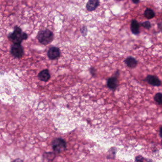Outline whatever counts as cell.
Listing matches in <instances>:
<instances>
[{"mask_svg": "<svg viewBox=\"0 0 162 162\" xmlns=\"http://www.w3.org/2000/svg\"><path fill=\"white\" fill-rule=\"evenodd\" d=\"M28 34L24 32L20 27L15 26L14 30L8 35V38L14 44H21L23 40L28 38Z\"/></svg>", "mask_w": 162, "mask_h": 162, "instance_id": "cell-1", "label": "cell"}, {"mask_svg": "<svg viewBox=\"0 0 162 162\" xmlns=\"http://www.w3.org/2000/svg\"><path fill=\"white\" fill-rule=\"evenodd\" d=\"M54 34L49 29L41 30L38 33L37 38L39 41L43 45H47L52 42Z\"/></svg>", "mask_w": 162, "mask_h": 162, "instance_id": "cell-2", "label": "cell"}, {"mask_svg": "<svg viewBox=\"0 0 162 162\" xmlns=\"http://www.w3.org/2000/svg\"><path fill=\"white\" fill-rule=\"evenodd\" d=\"M52 146L54 151L60 154L65 150L67 148L66 142L62 138H56L52 142Z\"/></svg>", "mask_w": 162, "mask_h": 162, "instance_id": "cell-3", "label": "cell"}, {"mask_svg": "<svg viewBox=\"0 0 162 162\" xmlns=\"http://www.w3.org/2000/svg\"><path fill=\"white\" fill-rule=\"evenodd\" d=\"M10 52L14 58L20 59L24 55V48L21 44H14L11 46Z\"/></svg>", "mask_w": 162, "mask_h": 162, "instance_id": "cell-4", "label": "cell"}, {"mask_svg": "<svg viewBox=\"0 0 162 162\" xmlns=\"http://www.w3.org/2000/svg\"><path fill=\"white\" fill-rule=\"evenodd\" d=\"M119 75V71L117 70L115 73V76L112 77L110 78L107 79V87L109 89L111 90L112 91H115L116 88L118 87V80H117V77Z\"/></svg>", "mask_w": 162, "mask_h": 162, "instance_id": "cell-5", "label": "cell"}, {"mask_svg": "<svg viewBox=\"0 0 162 162\" xmlns=\"http://www.w3.org/2000/svg\"><path fill=\"white\" fill-rule=\"evenodd\" d=\"M47 55L50 60H56L61 56V51L58 47L52 46L49 48L47 52Z\"/></svg>", "mask_w": 162, "mask_h": 162, "instance_id": "cell-6", "label": "cell"}, {"mask_svg": "<svg viewBox=\"0 0 162 162\" xmlns=\"http://www.w3.org/2000/svg\"><path fill=\"white\" fill-rule=\"evenodd\" d=\"M143 80L154 87H159L162 85L161 80L156 76L149 75Z\"/></svg>", "mask_w": 162, "mask_h": 162, "instance_id": "cell-7", "label": "cell"}, {"mask_svg": "<svg viewBox=\"0 0 162 162\" xmlns=\"http://www.w3.org/2000/svg\"><path fill=\"white\" fill-rule=\"evenodd\" d=\"M38 77L40 81L47 82L51 78V74L48 69H43L40 71V73L38 75Z\"/></svg>", "mask_w": 162, "mask_h": 162, "instance_id": "cell-8", "label": "cell"}, {"mask_svg": "<svg viewBox=\"0 0 162 162\" xmlns=\"http://www.w3.org/2000/svg\"><path fill=\"white\" fill-rule=\"evenodd\" d=\"M100 4V2L98 0H90L86 4V8L89 12H92L96 10Z\"/></svg>", "mask_w": 162, "mask_h": 162, "instance_id": "cell-9", "label": "cell"}, {"mask_svg": "<svg viewBox=\"0 0 162 162\" xmlns=\"http://www.w3.org/2000/svg\"><path fill=\"white\" fill-rule=\"evenodd\" d=\"M124 63L129 68H135L138 66V62L134 57L129 56L127 57L124 61Z\"/></svg>", "mask_w": 162, "mask_h": 162, "instance_id": "cell-10", "label": "cell"}, {"mask_svg": "<svg viewBox=\"0 0 162 162\" xmlns=\"http://www.w3.org/2000/svg\"><path fill=\"white\" fill-rule=\"evenodd\" d=\"M130 30H131V32L134 35H137L139 34L140 24L136 19H133L131 21Z\"/></svg>", "mask_w": 162, "mask_h": 162, "instance_id": "cell-11", "label": "cell"}, {"mask_svg": "<svg viewBox=\"0 0 162 162\" xmlns=\"http://www.w3.org/2000/svg\"><path fill=\"white\" fill-rule=\"evenodd\" d=\"M55 154L53 152H45L43 154V159L44 162H52L55 157Z\"/></svg>", "mask_w": 162, "mask_h": 162, "instance_id": "cell-12", "label": "cell"}, {"mask_svg": "<svg viewBox=\"0 0 162 162\" xmlns=\"http://www.w3.org/2000/svg\"><path fill=\"white\" fill-rule=\"evenodd\" d=\"M144 15L148 19H151L155 17V14L154 11L149 8H147L144 12Z\"/></svg>", "mask_w": 162, "mask_h": 162, "instance_id": "cell-13", "label": "cell"}, {"mask_svg": "<svg viewBox=\"0 0 162 162\" xmlns=\"http://www.w3.org/2000/svg\"><path fill=\"white\" fill-rule=\"evenodd\" d=\"M154 101L159 105H162V93H156L154 97Z\"/></svg>", "mask_w": 162, "mask_h": 162, "instance_id": "cell-14", "label": "cell"}, {"mask_svg": "<svg viewBox=\"0 0 162 162\" xmlns=\"http://www.w3.org/2000/svg\"><path fill=\"white\" fill-rule=\"evenodd\" d=\"M141 26L143 27L144 28L147 30H149L151 28V24L150 22L149 21H146V22H143V23H141Z\"/></svg>", "mask_w": 162, "mask_h": 162, "instance_id": "cell-15", "label": "cell"}, {"mask_svg": "<svg viewBox=\"0 0 162 162\" xmlns=\"http://www.w3.org/2000/svg\"><path fill=\"white\" fill-rule=\"evenodd\" d=\"M114 148H112L110 150V153H109V155L107 156V158H114V157H115V154H116V149L115 148L114 150Z\"/></svg>", "mask_w": 162, "mask_h": 162, "instance_id": "cell-16", "label": "cell"}, {"mask_svg": "<svg viewBox=\"0 0 162 162\" xmlns=\"http://www.w3.org/2000/svg\"><path fill=\"white\" fill-rule=\"evenodd\" d=\"M143 157L141 155H138L135 158V162H143Z\"/></svg>", "mask_w": 162, "mask_h": 162, "instance_id": "cell-17", "label": "cell"}, {"mask_svg": "<svg viewBox=\"0 0 162 162\" xmlns=\"http://www.w3.org/2000/svg\"><path fill=\"white\" fill-rule=\"evenodd\" d=\"M81 32L83 35L86 36L87 33V28L86 27L83 26L82 28L81 29Z\"/></svg>", "mask_w": 162, "mask_h": 162, "instance_id": "cell-18", "label": "cell"}, {"mask_svg": "<svg viewBox=\"0 0 162 162\" xmlns=\"http://www.w3.org/2000/svg\"><path fill=\"white\" fill-rule=\"evenodd\" d=\"M90 73L93 76L96 75V70L94 68H90L89 69Z\"/></svg>", "mask_w": 162, "mask_h": 162, "instance_id": "cell-19", "label": "cell"}, {"mask_svg": "<svg viewBox=\"0 0 162 162\" xmlns=\"http://www.w3.org/2000/svg\"><path fill=\"white\" fill-rule=\"evenodd\" d=\"M12 162H24V161L22 159H20V158H17V159H16L15 160H14Z\"/></svg>", "mask_w": 162, "mask_h": 162, "instance_id": "cell-20", "label": "cell"}, {"mask_svg": "<svg viewBox=\"0 0 162 162\" xmlns=\"http://www.w3.org/2000/svg\"><path fill=\"white\" fill-rule=\"evenodd\" d=\"M159 134H160V137H161V138H162V127H160Z\"/></svg>", "mask_w": 162, "mask_h": 162, "instance_id": "cell-21", "label": "cell"}, {"mask_svg": "<svg viewBox=\"0 0 162 162\" xmlns=\"http://www.w3.org/2000/svg\"><path fill=\"white\" fill-rule=\"evenodd\" d=\"M132 2L134 3V4H138V3H139L140 1H132Z\"/></svg>", "mask_w": 162, "mask_h": 162, "instance_id": "cell-22", "label": "cell"}, {"mask_svg": "<svg viewBox=\"0 0 162 162\" xmlns=\"http://www.w3.org/2000/svg\"></svg>", "mask_w": 162, "mask_h": 162, "instance_id": "cell-23", "label": "cell"}]
</instances>
